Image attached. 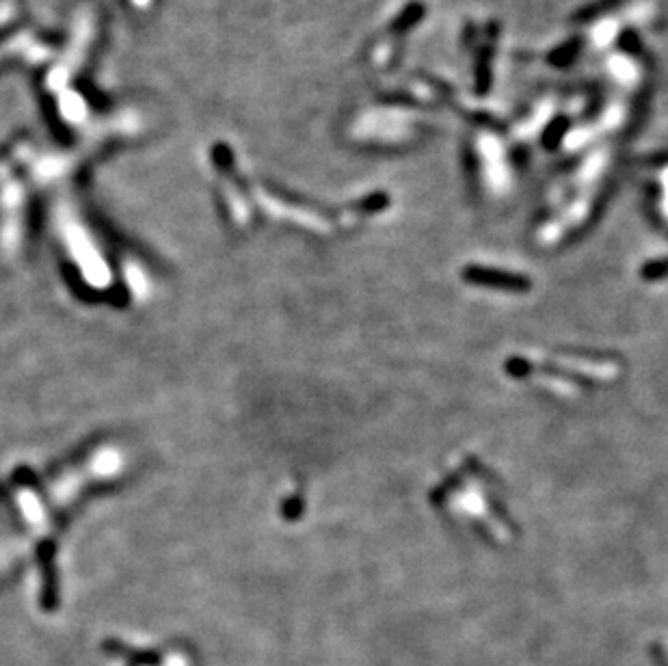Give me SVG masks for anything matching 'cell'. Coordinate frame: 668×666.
I'll use <instances>...</instances> for the list:
<instances>
[{
  "label": "cell",
  "instance_id": "7a4b0ae2",
  "mask_svg": "<svg viewBox=\"0 0 668 666\" xmlns=\"http://www.w3.org/2000/svg\"><path fill=\"white\" fill-rule=\"evenodd\" d=\"M422 14H424V9L420 7V5H413V7L407 9L405 14L400 15L398 20H396V26H394V28H396V31H403V28L413 26V22L420 20V18H422Z\"/></svg>",
  "mask_w": 668,
  "mask_h": 666
},
{
  "label": "cell",
  "instance_id": "6da1fadb",
  "mask_svg": "<svg viewBox=\"0 0 668 666\" xmlns=\"http://www.w3.org/2000/svg\"><path fill=\"white\" fill-rule=\"evenodd\" d=\"M467 278H472V279H476V281H483V284H486V281H497L496 286H504V284H506V286H511V288L517 286L519 281H522L519 278H513V275L489 273V270H476V273H469Z\"/></svg>",
  "mask_w": 668,
  "mask_h": 666
}]
</instances>
